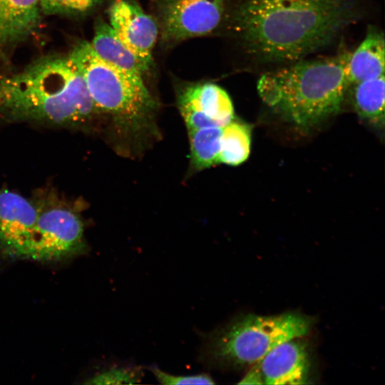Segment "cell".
<instances>
[{
    "instance_id": "obj_4",
    "label": "cell",
    "mask_w": 385,
    "mask_h": 385,
    "mask_svg": "<svg viewBox=\"0 0 385 385\" xmlns=\"http://www.w3.org/2000/svg\"><path fill=\"white\" fill-rule=\"evenodd\" d=\"M101 113L111 120L125 148L140 150L156 133L157 103L143 78L130 75L102 59L90 42L77 43L68 55Z\"/></svg>"
},
{
    "instance_id": "obj_15",
    "label": "cell",
    "mask_w": 385,
    "mask_h": 385,
    "mask_svg": "<svg viewBox=\"0 0 385 385\" xmlns=\"http://www.w3.org/2000/svg\"><path fill=\"white\" fill-rule=\"evenodd\" d=\"M384 75L354 84L353 101L359 115L369 123H384Z\"/></svg>"
},
{
    "instance_id": "obj_14",
    "label": "cell",
    "mask_w": 385,
    "mask_h": 385,
    "mask_svg": "<svg viewBox=\"0 0 385 385\" xmlns=\"http://www.w3.org/2000/svg\"><path fill=\"white\" fill-rule=\"evenodd\" d=\"M90 43L97 55L108 63L130 75L143 78L145 72L140 63L119 40L109 24L98 20Z\"/></svg>"
},
{
    "instance_id": "obj_13",
    "label": "cell",
    "mask_w": 385,
    "mask_h": 385,
    "mask_svg": "<svg viewBox=\"0 0 385 385\" xmlns=\"http://www.w3.org/2000/svg\"><path fill=\"white\" fill-rule=\"evenodd\" d=\"M40 0H0V43L30 35L40 19Z\"/></svg>"
},
{
    "instance_id": "obj_6",
    "label": "cell",
    "mask_w": 385,
    "mask_h": 385,
    "mask_svg": "<svg viewBox=\"0 0 385 385\" xmlns=\"http://www.w3.org/2000/svg\"><path fill=\"white\" fill-rule=\"evenodd\" d=\"M87 245L79 215L64 205L39 208L26 259L56 262L84 253Z\"/></svg>"
},
{
    "instance_id": "obj_20",
    "label": "cell",
    "mask_w": 385,
    "mask_h": 385,
    "mask_svg": "<svg viewBox=\"0 0 385 385\" xmlns=\"http://www.w3.org/2000/svg\"><path fill=\"white\" fill-rule=\"evenodd\" d=\"M150 371L162 384H213L215 382L207 374H200L191 376H176L168 374L157 366H151Z\"/></svg>"
},
{
    "instance_id": "obj_1",
    "label": "cell",
    "mask_w": 385,
    "mask_h": 385,
    "mask_svg": "<svg viewBox=\"0 0 385 385\" xmlns=\"http://www.w3.org/2000/svg\"><path fill=\"white\" fill-rule=\"evenodd\" d=\"M354 18L345 0H238L230 26L255 57L292 62L332 43Z\"/></svg>"
},
{
    "instance_id": "obj_8",
    "label": "cell",
    "mask_w": 385,
    "mask_h": 385,
    "mask_svg": "<svg viewBox=\"0 0 385 385\" xmlns=\"http://www.w3.org/2000/svg\"><path fill=\"white\" fill-rule=\"evenodd\" d=\"M108 16V24L117 37L138 58L145 72L148 71L159 35L157 20L134 0H113Z\"/></svg>"
},
{
    "instance_id": "obj_17",
    "label": "cell",
    "mask_w": 385,
    "mask_h": 385,
    "mask_svg": "<svg viewBox=\"0 0 385 385\" xmlns=\"http://www.w3.org/2000/svg\"><path fill=\"white\" fill-rule=\"evenodd\" d=\"M251 128L247 124L231 121L222 127L218 163L238 165L250 154Z\"/></svg>"
},
{
    "instance_id": "obj_19",
    "label": "cell",
    "mask_w": 385,
    "mask_h": 385,
    "mask_svg": "<svg viewBox=\"0 0 385 385\" xmlns=\"http://www.w3.org/2000/svg\"><path fill=\"white\" fill-rule=\"evenodd\" d=\"M142 371L138 367L115 366L93 376L86 383L94 384H121L138 382Z\"/></svg>"
},
{
    "instance_id": "obj_18",
    "label": "cell",
    "mask_w": 385,
    "mask_h": 385,
    "mask_svg": "<svg viewBox=\"0 0 385 385\" xmlns=\"http://www.w3.org/2000/svg\"><path fill=\"white\" fill-rule=\"evenodd\" d=\"M106 0H40V10L46 14H85Z\"/></svg>"
},
{
    "instance_id": "obj_16",
    "label": "cell",
    "mask_w": 385,
    "mask_h": 385,
    "mask_svg": "<svg viewBox=\"0 0 385 385\" xmlns=\"http://www.w3.org/2000/svg\"><path fill=\"white\" fill-rule=\"evenodd\" d=\"M188 131L190 148V170L199 172L218 163L222 128L210 126Z\"/></svg>"
},
{
    "instance_id": "obj_2",
    "label": "cell",
    "mask_w": 385,
    "mask_h": 385,
    "mask_svg": "<svg viewBox=\"0 0 385 385\" xmlns=\"http://www.w3.org/2000/svg\"><path fill=\"white\" fill-rule=\"evenodd\" d=\"M101 113L78 69L68 56L38 60L0 76V119L83 127Z\"/></svg>"
},
{
    "instance_id": "obj_3",
    "label": "cell",
    "mask_w": 385,
    "mask_h": 385,
    "mask_svg": "<svg viewBox=\"0 0 385 385\" xmlns=\"http://www.w3.org/2000/svg\"><path fill=\"white\" fill-rule=\"evenodd\" d=\"M349 52L297 61L264 73L257 90L274 112L301 128H309L337 113L350 86L346 64Z\"/></svg>"
},
{
    "instance_id": "obj_5",
    "label": "cell",
    "mask_w": 385,
    "mask_h": 385,
    "mask_svg": "<svg viewBox=\"0 0 385 385\" xmlns=\"http://www.w3.org/2000/svg\"><path fill=\"white\" fill-rule=\"evenodd\" d=\"M311 327V319L297 313L247 314L203 334L199 357L207 366L255 364L278 344L307 335Z\"/></svg>"
},
{
    "instance_id": "obj_9",
    "label": "cell",
    "mask_w": 385,
    "mask_h": 385,
    "mask_svg": "<svg viewBox=\"0 0 385 385\" xmlns=\"http://www.w3.org/2000/svg\"><path fill=\"white\" fill-rule=\"evenodd\" d=\"M176 97L188 130L222 128L233 120L234 108L229 95L215 83H183L178 88Z\"/></svg>"
},
{
    "instance_id": "obj_11",
    "label": "cell",
    "mask_w": 385,
    "mask_h": 385,
    "mask_svg": "<svg viewBox=\"0 0 385 385\" xmlns=\"http://www.w3.org/2000/svg\"><path fill=\"white\" fill-rule=\"evenodd\" d=\"M299 339L278 344L257 363L264 384L284 385L307 383L309 369V356L305 344Z\"/></svg>"
},
{
    "instance_id": "obj_21",
    "label": "cell",
    "mask_w": 385,
    "mask_h": 385,
    "mask_svg": "<svg viewBox=\"0 0 385 385\" xmlns=\"http://www.w3.org/2000/svg\"><path fill=\"white\" fill-rule=\"evenodd\" d=\"M240 384H263V379L260 371V369L256 364L255 366L251 369L247 374L238 383Z\"/></svg>"
},
{
    "instance_id": "obj_10",
    "label": "cell",
    "mask_w": 385,
    "mask_h": 385,
    "mask_svg": "<svg viewBox=\"0 0 385 385\" xmlns=\"http://www.w3.org/2000/svg\"><path fill=\"white\" fill-rule=\"evenodd\" d=\"M39 214L29 199L0 187V250L11 258L26 259Z\"/></svg>"
},
{
    "instance_id": "obj_7",
    "label": "cell",
    "mask_w": 385,
    "mask_h": 385,
    "mask_svg": "<svg viewBox=\"0 0 385 385\" xmlns=\"http://www.w3.org/2000/svg\"><path fill=\"white\" fill-rule=\"evenodd\" d=\"M225 0H158L157 21L162 41L173 44L207 35L223 19Z\"/></svg>"
},
{
    "instance_id": "obj_12",
    "label": "cell",
    "mask_w": 385,
    "mask_h": 385,
    "mask_svg": "<svg viewBox=\"0 0 385 385\" xmlns=\"http://www.w3.org/2000/svg\"><path fill=\"white\" fill-rule=\"evenodd\" d=\"M385 41L378 30L369 31L364 39L349 53L346 72L349 85L384 75Z\"/></svg>"
}]
</instances>
